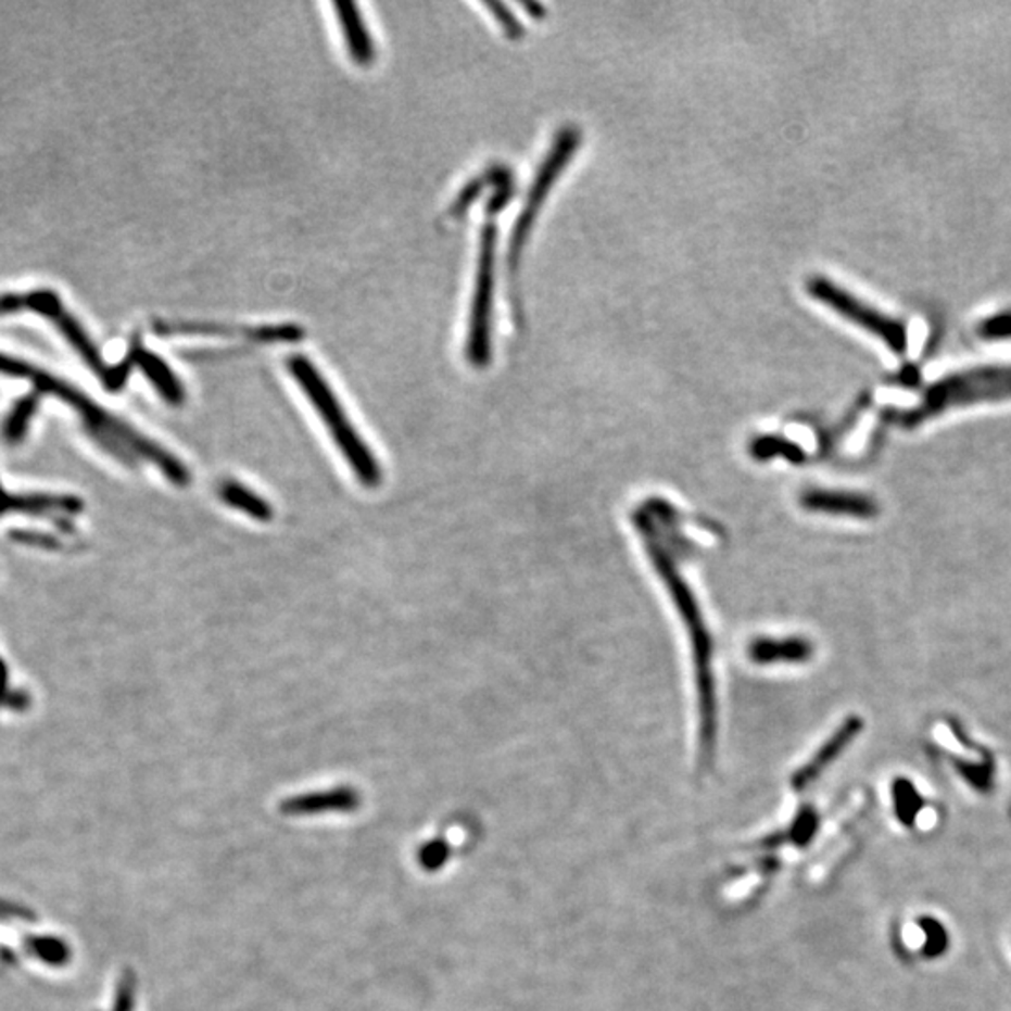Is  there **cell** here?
<instances>
[{
    "mask_svg": "<svg viewBox=\"0 0 1011 1011\" xmlns=\"http://www.w3.org/2000/svg\"><path fill=\"white\" fill-rule=\"evenodd\" d=\"M633 523L641 532L646 553L656 566L659 578L666 583L667 591L671 592L672 604L687 625V635L692 641L693 658H695V671H697V687H699L700 755H703V760L708 762L712 759L716 725H718L716 690H713V646L710 633L706 630L703 612L693 597L690 584L677 568L672 551L661 540L658 527L646 508H641V511L633 516Z\"/></svg>",
    "mask_w": 1011,
    "mask_h": 1011,
    "instance_id": "1",
    "label": "cell"
},
{
    "mask_svg": "<svg viewBox=\"0 0 1011 1011\" xmlns=\"http://www.w3.org/2000/svg\"><path fill=\"white\" fill-rule=\"evenodd\" d=\"M287 367L294 380L299 382V387L304 390V394L312 400L313 407L325 421L326 428L332 434L336 444L340 446L341 454L345 455L354 475L358 476V480L366 488L379 485V463L366 442L362 441L358 431L351 426L340 400L333 395L332 388L328 387L319 369L304 356H292L287 362Z\"/></svg>",
    "mask_w": 1011,
    "mask_h": 1011,
    "instance_id": "2",
    "label": "cell"
},
{
    "mask_svg": "<svg viewBox=\"0 0 1011 1011\" xmlns=\"http://www.w3.org/2000/svg\"><path fill=\"white\" fill-rule=\"evenodd\" d=\"M1011 400V366H984L948 375L927 390L922 405L907 413H892L889 418L914 428L931 416L948 408L966 407L980 401Z\"/></svg>",
    "mask_w": 1011,
    "mask_h": 1011,
    "instance_id": "3",
    "label": "cell"
},
{
    "mask_svg": "<svg viewBox=\"0 0 1011 1011\" xmlns=\"http://www.w3.org/2000/svg\"><path fill=\"white\" fill-rule=\"evenodd\" d=\"M808 292L814 300H819L824 306L839 313L842 317L850 320L852 325L860 326L865 332L873 333L894 353H907L909 332H907V326L901 320L888 317L886 313L868 306L865 302H860L834 281L821 278V276L809 279Z\"/></svg>",
    "mask_w": 1011,
    "mask_h": 1011,
    "instance_id": "4",
    "label": "cell"
},
{
    "mask_svg": "<svg viewBox=\"0 0 1011 1011\" xmlns=\"http://www.w3.org/2000/svg\"><path fill=\"white\" fill-rule=\"evenodd\" d=\"M496 227L493 222L483 225L480 237V255L476 270L475 294L470 309L467 358L475 367H485L491 361V313L495 291Z\"/></svg>",
    "mask_w": 1011,
    "mask_h": 1011,
    "instance_id": "5",
    "label": "cell"
},
{
    "mask_svg": "<svg viewBox=\"0 0 1011 1011\" xmlns=\"http://www.w3.org/2000/svg\"><path fill=\"white\" fill-rule=\"evenodd\" d=\"M579 141H581V136L576 129L566 128L560 131L557 141L551 147L545 162L538 169L534 184L530 186L529 195L525 201L523 212H521V216L517 217L511 242H509V265H511V268H516V263L521 257V252H523V245L529 240L530 229L536 222L538 212L542 208L543 201L547 198L551 188L557 182L558 175L563 173L564 167L568 165L571 156H573V152L579 147Z\"/></svg>",
    "mask_w": 1011,
    "mask_h": 1011,
    "instance_id": "6",
    "label": "cell"
},
{
    "mask_svg": "<svg viewBox=\"0 0 1011 1011\" xmlns=\"http://www.w3.org/2000/svg\"><path fill=\"white\" fill-rule=\"evenodd\" d=\"M170 333H190V336H222V338H245L258 343H276V341H296L304 338L299 326H245L206 325V323H173Z\"/></svg>",
    "mask_w": 1011,
    "mask_h": 1011,
    "instance_id": "7",
    "label": "cell"
},
{
    "mask_svg": "<svg viewBox=\"0 0 1011 1011\" xmlns=\"http://www.w3.org/2000/svg\"><path fill=\"white\" fill-rule=\"evenodd\" d=\"M800 504L808 511L829 514V516L858 517L871 519L879 514V504L869 496L843 491H824V489H809L800 496Z\"/></svg>",
    "mask_w": 1011,
    "mask_h": 1011,
    "instance_id": "8",
    "label": "cell"
},
{
    "mask_svg": "<svg viewBox=\"0 0 1011 1011\" xmlns=\"http://www.w3.org/2000/svg\"><path fill=\"white\" fill-rule=\"evenodd\" d=\"M361 806L358 791L351 787L330 788L320 793L294 796L281 804V813L289 817H313L325 813H351Z\"/></svg>",
    "mask_w": 1011,
    "mask_h": 1011,
    "instance_id": "9",
    "label": "cell"
},
{
    "mask_svg": "<svg viewBox=\"0 0 1011 1011\" xmlns=\"http://www.w3.org/2000/svg\"><path fill=\"white\" fill-rule=\"evenodd\" d=\"M862 729L863 721L856 718V716L843 721L842 726L830 736L829 741L822 744L821 749L809 759L808 764L796 772L795 778H793V787L798 788V791L809 787L852 744V741L860 734Z\"/></svg>",
    "mask_w": 1011,
    "mask_h": 1011,
    "instance_id": "10",
    "label": "cell"
},
{
    "mask_svg": "<svg viewBox=\"0 0 1011 1011\" xmlns=\"http://www.w3.org/2000/svg\"><path fill=\"white\" fill-rule=\"evenodd\" d=\"M747 656L757 666L806 664L813 656V645L804 637H759L749 643Z\"/></svg>",
    "mask_w": 1011,
    "mask_h": 1011,
    "instance_id": "11",
    "label": "cell"
},
{
    "mask_svg": "<svg viewBox=\"0 0 1011 1011\" xmlns=\"http://www.w3.org/2000/svg\"><path fill=\"white\" fill-rule=\"evenodd\" d=\"M333 10L351 59L361 66H369L375 61V43L362 17L361 8L353 2H336Z\"/></svg>",
    "mask_w": 1011,
    "mask_h": 1011,
    "instance_id": "12",
    "label": "cell"
},
{
    "mask_svg": "<svg viewBox=\"0 0 1011 1011\" xmlns=\"http://www.w3.org/2000/svg\"><path fill=\"white\" fill-rule=\"evenodd\" d=\"M219 498L227 506L240 509L257 521H270L274 516L270 503L258 496L252 489L244 488L237 482H224L219 488Z\"/></svg>",
    "mask_w": 1011,
    "mask_h": 1011,
    "instance_id": "13",
    "label": "cell"
},
{
    "mask_svg": "<svg viewBox=\"0 0 1011 1011\" xmlns=\"http://www.w3.org/2000/svg\"><path fill=\"white\" fill-rule=\"evenodd\" d=\"M139 364L144 369V374L149 377L150 382L157 388V392L163 395V400L169 401L173 405H180L184 397V388L180 384V380L177 379V375L170 371L169 366L157 358L154 354L141 353L139 354Z\"/></svg>",
    "mask_w": 1011,
    "mask_h": 1011,
    "instance_id": "14",
    "label": "cell"
},
{
    "mask_svg": "<svg viewBox=\"0 0 1011 1011\" xmlns=\"http://www.w3.org/2000/svg\"><path fill=\"white\" fill-rule=\"evenodd\" d=\"M892 798H894V809H896L899 822L907 829H912L917 824L918 814L922 813L925 808V800L918 793L914 783L907 778H897L892 783Z\"/></svg>",
    "mask_w": 1011,
    "mask_h": 1011,
    "instance_id": "15",
    "label": "cell"
},
{
    "mask_svg": "<svg viewBox=\"0 0 1011 1011\" xmlns=\"http://www.w3.org/2000/svg\"><path fill=\"white\" fill-rule=\"evenodd\" d=\"M749 452L757 462H770V459H778V457H783V459L791 463H801L806 459V454L801 452L800 446H796L795 442L787 441L783 437H775V434L754 439Z\"/></svg>",
    "mask_w": 1011,
    "mask_h": 1011,
    "instance_id": "16",
    "label": "cell"
},
{
    "mask_svg": "<svg viewBox=\"0 0 1011 1011\" xmlns=\"http://www.w3.org/2000/svg\"><path fill=\"white\" fill-rule=\"evenodd\" d=\"M951 762L958 770V774L972 788H976L980 793H989L991 791L993 785H995V762H993V757H987L982 762H969V760L951 757Z\"/></svg>",
    "mask_w": 1011,
    "mask_h": 1011,
    "instance_id": "17",
    "label": "cell"
},
{
    "mask_svg": "<svg viewBox=\"0 0 1011 1011\" xmlns=\"http://www.w3.org/2000/svg\"><path fill=\"white\" fill-rule=\"evenodd\" d=\"M918 927L925 935V944H923L922 948L923 958L938 959L948 951L950 937H948V931H946L940 920L933 917L918 918Z\"/></svg>",
    "mask_w": 1011,
    "mask_h": 1011,
    "instance_id": "18",
    "label": "cell"
},
{
    "mask_svg": "<svg viewBox=\"0 0 1011 1011\" xmlns=\"http://www.w3.org/2000/svg\"><path fill=\"white\" fill-rule=\"evenodd\" d=\"M817 830H819V814L813 808L806 806L796 817L793 826L788 830V834L781 835V839L783 842H793L798 847H806L813 839Z\"/></svg>",
    "mask_w": 1011,
    "mask_h": 1011,
    "instance_id": "19",
    "label": "cell"
},
{
    "mask_svg": "<svg viewBox=\"0 0 1011 1011\" xmlns=\"http://www.w3.org/2000/svg\"><path fill=\"white\" fill-rule=\"evenodd\" d=\"M28 948L36 958L49 964H64L69 959V948L59 938L36 937L28 940Z\"/></svg>",
    "mask_w": 1011,
    "mask_h": 1011,
    "instance_id": "20",
    "label": "cell"
},
{
    "mask_svg": "<svg viewBox=\"0 0 1011 1011\" xmlns=\"http://www.w3.org/2000/svg\"><path fill=\"white\" fill-rule=\"evenodd\" d=\"M450 858V845L444 839H434L421 847L418 862L426 871H439Z\"/></svg>",
    "mask_w": 1011,
    "mask_h": 1011,
    "instance_id": "21",
    "label": "cell"
},
{
    "mask_svg": "<svg viewBox=\"0 0 1011 1011\" xmlns=\"http://www.w3.org/2000/svg\"><path fill=\"white\" fill-rule=\"evenodd\" d=\"M977 333L985 340L1011 338V312L998 313V315L985 319L977 328Z\"/></svg>",
    "mask_w": 1011,
    "mask_h": 1011,
    "instance_id": "22",
    "label": "cell"
},
{
    "mask_svg": "<svg viewBox=\"0 0 1011 1011\" xmlns=\"http://www.w3.org/2000/svg\"><path fill=\"white\" fill-rule=\"evenodd\" d=\"M485 7L491 10L493 17L503 25L504 33H506L511 40L521 38V35H523V27H521V23L511 15L508 8L501 4V2H485Z\"/></svg>",
    "mask_w": 1011,
    "mask_h": 1011,
    "instance_id": "23",
    "label": "cell"
},
{
    "mask_svg": "<svg viewBox=\"0 0 1011 1011\" xmlns=\"http://www.w3.org/2000/svg\"><path fill=\"white\" fill-rule=\"evenodd\" d=\"M134 998H136V980L131 974H126L118 985L115 1011H134Z\"/></svg>",
    "mask_w": 1011,
    "mask_h": 1011,
    "instance_id": "24",
    "label": "cell"
}]
</instances>
